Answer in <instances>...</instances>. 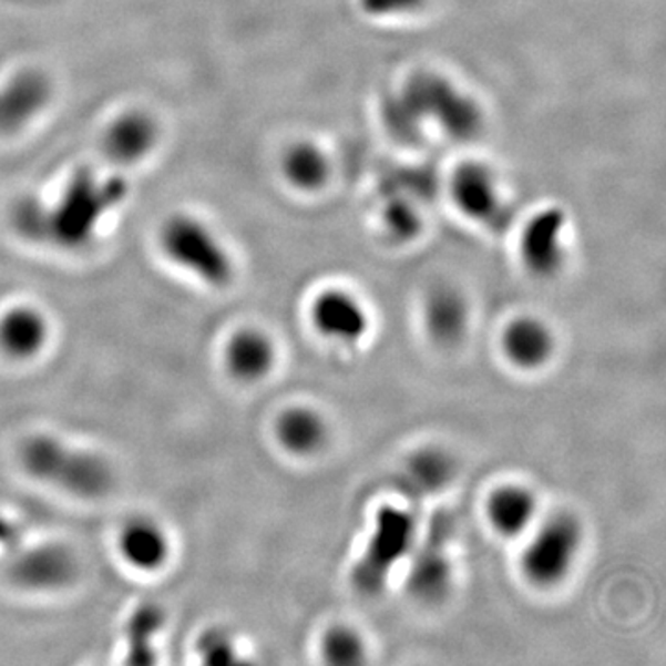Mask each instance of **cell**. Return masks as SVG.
I'll use <instances>...</instances> for the list:
<instances>
[{"instance_id": "6da1fadb", "label": "cell", "mask_w": 666, "mask_h": 666, "mask_svg": "<svg viewBox=\"0 0 666 666\" xmlns=\"http://www.w3.org/2000/svg\"><path fill=\"white\" fill-rule=\"evenodd\" d=\"M126 184L95 171H80L54 202H47V243L63 250L90 245L107 213L124 201Z\"/></svg>"}, {"instance_id": "7a4b0ae2", "label": "cell", "mask_w": 666, "mask_h": 666, "mask_svg": "<svg viewBox=\"0 0 666 666\" xmlns=\"http://www.w3.org/2000/svg\"><path fill=\"white\" fill-rule=\"evenodd\" d=\"M21 461L30 477L79 499H101L112 489L113 471L102 455L52 436L27 439Z\"/></svg>"}, {"instance_id": "3957f363", "label": "cell", "mask_w": 666, "mask_h": 666, "mask_svg": "<svg viewBox=\"0 0 666 666\" xmlns=\"http://www.w3.org/2000/svg\"><path fill=\"white\" fill-rule=\"evenodd\" d=\"M163 256L180 270L209 287H226L234 280V259L217 232L193 213H174L157 232Z\"/></svg>"}, {"instance_id": "277c9868", "label": "cell", "mask_w": 666, "mask_h": 666, "mask_svg": "<svg viewBox=\"0 0 666 666\" xmlns=\"http://www.w3.org/2000/svg\"><path fill=\"white\" fill-rule=\"evenodd\" d=\"M414 533V519L408 511L392 505L378 511L375 533L354 566L352 582L359 593L378 594L386 587L395 566L413 549Z\"/></svg>"}, {"instance_id": "5b68a950", "label": "cell", "mask_w": 666, "mask_h": 666, "mask_svg": "<svg viewBox=\"0 0 666 666\" xmlns=\"http://www.w3.org/2000/svg\"><path fill=\"white\" fill-rule=\"evenodd\" d=\"M582 526L574 516L554 515L539 527L522 557V571L539 587H552L568 574L580 546Z\"/></svg>"}, {"instance_id": "8992f818", "label": "cell", "mask_w": 666, "mask_h": 666, "mask_svg": "<svg viewBox=\"0 0 666 666\" xmlns=\"http://www.w3.org/2000/svg\"><path fill=\"white\" fill-rule=\"evenodd\" d=\"M452 535L450 516L437 515L431 522L424 543L414 555L409 571V593L424 604H437L444 600L452 585V565L449 557V541Z\"/></svg>"}, {"instance_id": "52a82bcc", "label": "cell", "mask_w": 666, "mask_h": 666, "mask_svg": "<svg viewBox=\"0 0 666 666\" xmlns=\"http://www.w3.org/2000/svg\"><path fill=\"white\" fill-rule=\"evenodd\" d=\"M54 84L45 71L19 69L0 84V135H16L45 113Z\"/></svg>"}, {"instance_id": "ba28073f", "label": "cell", "mask_w": 666, "mask_h": 666, "mask_svg": "<svg viewBox=\"0 0 666 666\" xmlns=\"http://www.w3.org/2000/svg\"><path fill=\"white\" fill-rule=\"evenodd\" d=\"M162 130L156 117L145 110H124L106 124L102 152L117 165H137L156 151Z\"/></svg>"}, {"instance_id": "9c48e42d", "label": "cell", "mask_w": 666, "mask_h": 666, "mask_svg": "<svg viewBox=\"0 0 666 666\" xmlns=\"http://www.w3.org/2000/svg\"><path fill=\"white\" fill-rule=\"evenodd\" d=\"M117 550L126 565L140 572L162 571L171 557V537L148 516L130 519L119 533Z\"/></svg>"}, {"instance_id": "30bf717a", "label": "cell", "mask_w": 666, "mask_h": 666, "mask_svg": "<svg viewBox=\"0 0 666 666\" xmlns=\"http://www.w3.org/2000/svg\"><path fill=\"white\" fill-rule=\"evenodd\" d=\"M51 325L40 309L13 306L0 315V352L18 361H29L45 350Z\"/></svg>"}, {"instance_id": "8fae6325", "label": "cell", "mask_w": 666, "mask_h": 666, "mask_svg": "<svg viewBox=\"0 0 666 666\" xmlns=\"http://www.w3.org/2000/svg\"><path fill=\"white\" fill-rule=\"evenodd\" d=\"M314 325L325 337L358 342L369 331V315L348 293L326 291L314 304Z\"/></svg>"}, {"instance_id": "7c38bea8", "label": "cell", "mask_w": 666, "mask_h": 666, "mask_svg": "<svg viewBox=\"0 0 666 666\" xmlns=\"http://www.w3.org/2000/svg\"><path fill=\"white\" fill-rule=\"evenodd\" d=\"M76 563L62 546H40L30 550L16 563L13 576L19 585L34 591H54L73 582Z\"/></svg>"}, {"instance_id": "4fadbf2b", "label": "cell", "mask_w": 666, "mask_h": 666, "mask_svg": "<svg viewBox=\"0 0 666 666\" xmlns=\"http://www.w3.org/2000/svg\"><path fill=\"white\" fill-rule=\"evenodd\" d=\"M276 363L275 342L264 331L247 328L232 336L225 348V365L236 380L259 381Z\"/></svg>"}, {"instance_id": "5bb4252c", "label": "cell", "mask_w": 666, "mask_h": 666, "mask_svg": "<svg viewBox=\"0 0 666 666\" xmlns=\"http://www.w3.org/2000/svg\"><path fill=\"white\" fill-rule=\"evenodd\" d=\"M565 226V215L560 209H549L533 218L524 234V259L535 275L549 276L561 264L560 234Z\"/></svg>"}, {"instance_id": "9a60e30c", "label": "cell", "mask_w": 666, "mask_h": 666, "mask_svg": "<svg viewBox=\"0 0 666 666\" xmlns=\"http://www.w3.org/2000/svg\"><path fill=\"white\" fill-rule=\"evenodd\" d=\"M504 352L521 369L543 367L554 352L555 341L549 326L532 317L511 322L504 334Z\"/></svg>"}, {"instance_id": "2e32d148", "label": "cell", "mask_w": 666, "mask_h": 666, "mask_svg": "<svg viewBox=\"0 0 666 666\" xmlns=\"http://www.w3.org/2000/svg\"><path fill=\"white\" fill-rule=\"evenodd\" d=\"M276 437L287 452L314 455L325 447L328 428L325 419L314 409L291 408L278 417Z\"/></svg>"}, {"instance_id": "e0dca14e", "label": "cell", "mask_w": 666, "mask_h": 666, "mask_svg": "<svg viewBox=\"0 0 666 666\" xmlns=\"http://www.w3.org/2000/svg\"><path fill=\"white\" fill-rule=\"evenodd\" d=\"M537 513V500L526 488L508 485L496 491L489 502V521L505 537L526 532Z\"/></svg>"}, {"instance_id": "ac0fdd59", "label": "cell", "mask_w": 666, "mask_h": 666, "mask_svg": "<svg viewBox=\"0 0 666 666\" xmlns=\"http://www.w3.org/2000/svg\"><path fill=\"white\" fill-rule=\"evenodd\" d=\"M424 319L430 336L444 347L460 342L469 328L465 300L450 289H441L428 298Z\"/></svg>"}, {"instance_id": "d6986e66", "label": "cell", "mask_w": 666, "mask_h": 666, "mask_svg": "<svg viewBox=\"0 0 666 666\" xmlns=\"http://www.w3.org/2000/svg\"><path fill=\"white\" fill-rule=\"evenodd\" d=\"M454 461L439 449L420 450L409 460V488L417 493H437L454 478Z\"/></svg>"}, {"instance_id": "ffe728a7", "label": "cell", "mask_w": 666, "mask_h": 666, "mask_svg": "<svg viewBox=\"0 0 666 666\" xmlns=\"http://www.w3.org/2000/svg\"><path fill=\"white\" fill-rule=\"evenodd\" d=\"M163 611L157 605H141L140 609L130 616L126 627V643H129V660L134 665H151L156 663L154 655V638L162 632Z\"/></svg>"}, {"instance_id": "44dd1931", "label": "cell", "mask_w": 666, "mask_h": 666, "mask_svg": "<svg viewBox=\"0 0 666 666\" xmlns=\"http://www.w3.org/2000/svg\"><path fill=\"white\" fill-rule=\"evenodd\" d=\"M454 193L461 207L472 217H488L493 209L491 180L480 168H463L455 178Z\"/></svg>"}, {"instance_id": "7402d4cb", "label": "cell", "mask_w": 666, "mask_h": 666, "mask_svg": "<svg viewBox=\"0 0 666 666\" xmlns=\"http://www.w3.org/2000/svg\"><path fill=\"white\" fill-rule=\"evenodd\" d=\"M284 171L293 184L304 189L317 187L325 180V157L315 151L314 146H293L284 160Z\"/></svg>"}, {"instance_id": "603a6c76", "label": "cell", "mask_w": 666, "mask_h": 666, "mask_svg": "<svg viewBox=\"0 0 666 666\" xmlns=\"http://www.w3.org/2000/svg\"><path fill=\"white\" fill-rule=\"evenodd\" d=\"M320 649L326 663L330 665L352 666L365 660L363 641L348 627H334L326 633Z\"/></svg>"}, {"instance_id": "cb8c5ba5", "label": "cell", "mask_w": 666, "mask_h": 666, "mask_svg": "<svg viewBox=\"0 0 666 666\" xmlns=\"http://www.w3.org/2000/svg\"><path fill=\"white\" fill-rule=\"evenodd\" d=\"M12 223L30 242L47 243V202L29 196L13 207Z\"/></svg>"}, {"instance_id": "d4e9b609", "label": "cell", "mask_w": 666, "mask_h": 666, "mask_svg": "<svg viewBox=\"0 0 666 666\" xmlns=\"http://www.w3.org/2000/svg\"><path fill=\"white\" fill-rule=\"evenodd\" d=\"M196 654L201 655V659L207 665H228L237 660L234 638L221 627H213L201 635L196 643Z\"/></svg>"}, {"instance_id": "484cf974", "label": "cell", "mask_w": 666, "mask_h": 666, "mask_svg": "<svg viewBox=\"0 0 666 666\" xmlns=\"http://www.w3.org/2000/svg\"><path fill=\"white\" fill-rule=\"evenodd\" d=\"M422 0H361V7L370 16H389L419 7Z\"/></svg>"}, {"instance_id": "4316f807", "label": "cell", "mask_w": 666, "mask_h": 666, "mask_svg": "<svg viewBox=\"0 0 666 666\" xmlns=\"http://www.w3.org/2000/svg\"><path fill=\"white\" fill-rule=\"evenodd\" d=\"M2 533H4V526H2V522H0V537H2Z\"/></svg>"}]
</instances>
